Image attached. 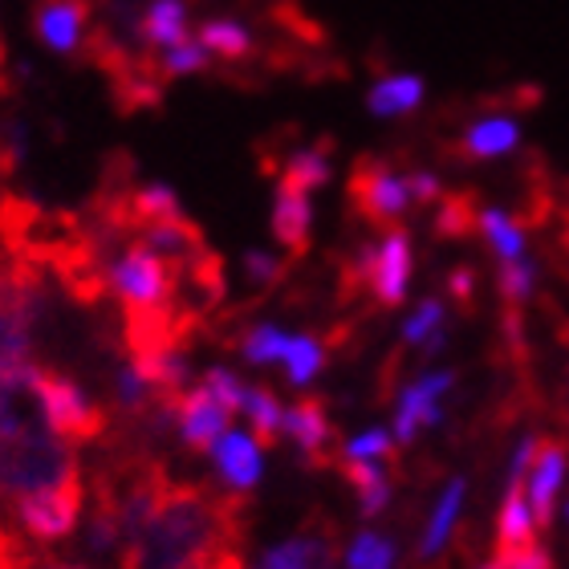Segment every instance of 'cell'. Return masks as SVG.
Instances as JSON below:
<instances>
[{
	"instance_id": "obj_20",
	"label": "cell",
	"mask_w": 569,
	"mask_h": 569,
	"mask_svg": "<svg viewBox=\"0 0 569 569\" xmlns=\"http://www.w3.org/2000/svg\"><path fill=\"white\" fill-rule=\"evenodd\" d=\"M476 228L485 232L497 264H512V261H521V257H529V237H525L521 220H517L509 208H497V203L480 208V212H476Z\"/></svg>"
},
{
	"instance_id": "obj_28",
	"label": "cell",
	"mask_w": 569,
	"mask_h": 569,
	"mask_svg": "<svg viewBox=\"0 0 569 569\" xmlns=\"http://www.w3.org/2000/svg\"><path fill=\"white\" fill-rule=\"evenodd\" d=\"M284 346H289V330H284V326H277V321H257V326H249L244 338H240V358H244L249 367H281Z\"/></svg>"
},
{
	"instance_id": "obj_22",
	"label": "cell",
	"mask_w": 569,
	"mask_h": 569,
	"mask_svg": "<svg viewBox=\"0 0 569 569\" xmlns=\"http://www.w3.org/2000/svg\"><path fill=\"white\" fill-rule=\"evenodd\" d=\"M196 41L208 49V58H224V61L249 58L252 49H257L252 29L244 21H237V17H212V21H203Z\"/></svg>"
},
{
	"instance_id": "obj_33",
	"label": "cell",
	"mask_w": 569,
	"mask_h": 569,
	"mask_svg": "<svg viewBox=\"0 0 569 569\" xmlns=\"http://www.w3.org/2000/svg\"><path fill=\"white\" fill-rule=\"evenodd\" d=\"M86 549L107 558V553H119L122 549V529H119V512H114V500H98L94 517L86 525Z\"/></svg>"
},
{
	"instance_id": "obj_32",
	"label": "cell",
	"mask_w": 569,
	"mask_h": 569,
	"mask_svg": "<svg viewBox=\"0 0 569 569\" xmlns=\"http://www.w3.org/2000/svg\"><path fill=\"white\" fill-rule=\"evenodd\" d=\"M537 281H541V269H537L533 257H521V261L500 264V269H497L500 297H505L509 306H525V301H533Z\"/></svg>"
},
{
	"instance_id": "obj_19",
	"label": "cell",
	"mask_w": 569,
	"mask_h": 569,
	"mask_svg": "<svg viewBox=\"0 0 569 569\" xmlns=\"http://www.w3.org/2000/svg\"><path fill=\"white\" fill-rule=\"evenodd\" d=\"M139 37L147 46H159V49L191 41L188 0H147V9L139 12Z\"/></svg>"
},
{
	"instance_id": "obj_29",
	"label": "cell",
	"mask_w": 569,
	"mask_h": 569,
	"mask_svg": "<svg viewBox=\"0 0 569 569\" xmlns=\"http://www.w3.org/2000/svg\"><path fill=\"white\" fill-rule=\"evenodd\" d=\"M240 416L249 419V431L257 439H277L281 436V423H284V403L277 399L273 391H264V387H249L244 391V403H240Z\"/></svg>"
},
{
	"instance_id": "obj_24",
	"label": "cell",
	"mask_w": 569,
	"mask_h": 569,
	"mask_svg": "<svg viewBox=\"0 0 569 569\" xmlns=\"http://www.w3.org/2000/svg\"><path fill=\"white\" fill-rule=\"evenodd\" d=\"M346 480L358 492L362 521H375V517L387 512V505H391V476H387L382 463H346Z\"/></svg>"
},
{
	"instance_id": "obj_17",
	"label": "cell",
	"mask_w": 569,
	"mask_h": 569,
	"mask_svg": "<svg viewBox=\"0 0 569 569\" xmlns=\"http://www.w3.org/2000/svg\"><path fill=\"white\" fill-rule=\"evenodd\" d=\"M525 127L521 119L512 114H485V119H472L460 134V151L468 159H505L521 147Z\"/></svg>"
},
{
	"instance_id": "obj_38",
	"label": "cell",
	"mask_w": 569,
	"mask_h": 569,
	"mask_svg": "<svg viewBox=\"0 0 569 569\" xmlns=\"http://www.w3.org/2000/svg\"><path fill=\"white\" fill-rule=\"evenodd\" d=\"M151 382L142 379V370L134 362H122L119 375H114V399H119L122 411H142L147 399H151Z\"/></svg>"
},
{
	"instance_id": "obj_45",
	"label": "cell",
	"mask_w": 569,
	"mask_h": 569,
	"mask_svg": "<svg viewBox=\"0 0 569 569\" xmlns=\"http://www.w3.org/2000/svg\"><path fill=\"white\" fill-rule=\"evenodd\" d=\"M476 569H505V566H500V558H488V561H480Z\"/></svg>"
},
{
	"instance_id": "obj_27",
	"label": "cell",
	"mask_w": 569,
	"mask_h": 569,
	"mask_svg": "<svg viewBox=\"0 0 569 569\" xmlns=\"http://www.w3.org/2000/svg\"><path fill=\"white\" fill-rule=\"evenodd\" d=\"M139 244H147V249H151L154 257H163V261H183V257L196 252L200 237H196V228H191L188 220H159V224L142 228Z\"/></svg>"
},
{
	"instance_id": "obj_44",
	"label": "cell",
	"mask_w": 569,
	"mask_h": 569,
	"mask_svg": "<svg viewBox=\"0 0 569 569\" xmlns=\"http://www.w3.org/2000/svg\"><path fill=\"white\" fill-rule=\"evenodd\" d=\"M448 342H451V330H448V326H443V330L431 333V338H427V342L419 346V355H423V358H436L439 350H443V346H448Z\"/></svg>"
},
{
	"instance_id": "obj_48",
	"label": "cell",
	"mask_w": 569,
	"mask_h": 569,
	"mask_svg": "<svg viewBox=\"0 0 569 569\" xmlns=\"http://www.w3.org/2000/svg\"><path fill=\"white\" fill-rule=\"evenodd\" d=\"M0 61H4V49H0Z\"/></svg>"
},
{
	"instance_id": "obj_13",
	"label": "cell",
	"mask_w": 569,
	"mask_h": 569,
	"mask_svg": "<svg viewBox=\"0 0 569 569\" xmlns=\"http://www.w3.org/2000/svg\"><path fill=\"white\" fill-rule=\"evenodd\" d=\"M33 29L49 53L70 58L86 37V4L82 0H46L33 17Z\"/></svg>"
},
{
	"instance_id": "obj_7",
	"label": "cell",
	"mask_w": 569,
	"mask_h": 569,
	"mask_svg": "<svg viewBox=\"0 0 569 569\" xmlns=\"http://www.w3.org/2000/svg\"><path fill=\"white\" fill-rule=\"evenodd\" d=\"M82 521V485L61 488V492H46V497L17 500V529L37 546H53L78 529Z\"/></svg>"
},
{
	"instance_id": "obj_6",
	"label": "cell",
	"mask_w": 569,
	"mask_h": 569,
	"mask_svg": "<svg viewBox=\"0 0 569 569\" xmlns=\"http://www.w3.org/2000/svg\"><path fill=\"white\" fill-rule=\"evenodd\" d=\"M37 395H41V407H46L49 427L58 431L61 439L70 443H86V439H98L107 416L98 411V403L66 375H53V370H41L37 375Z\"/></svg>"
},
{
	"instance_id": "obj_39",
	"label": "cell",
	"mask_w": 569,
	"mask_h": 569,
	"mask_svg": "<svg viewBox=\"0 0 569 569\" xmlns=\"http://www.w3.org/2000/svg\"><path fill=\"white\" fill-rule=\"evenodd\" d=\"M240 269H244V277H249L252 284H261V289L264 284H277L284 277V261L269 249H249L240 257Z\"/></svg>"
},
{
	"instance_id": "obj_16",
	"label": "cell",
	"mask_w": 569,
	"mask_h": 569,
	"mask_svg": "<svg viewBox=\"0 0 569 569\" xmlns=\"http://www.w3.org/2000/svg\"><path fill=\"white\" fill-rule=\"evenodd\" d=\"M427 78L423 73H387L367 90V114L370 119H407L423 107Z\"/></svg>"
},
{
	"instance_id": "obj_37",
	"label": "cell",
	"mask_w": 569,
	"mask_h": 569,
	"mask_svg": "<svg viewBox=\"0 0 569 569\" xmlns=\"http://www.w3.org/2000/svg\"><path fill=\"white\" fill-rule=\"evenodd\" d=\"M212 66V58H208V49L191 37V41H183V46H171L163 49V58H159V70L167 73V78H191V73H203Z\"/></svg>"
},
{
	"instance_id": "obj_41",
	"label": "cell",
	"mask_w": 569,
	"mask_h": 569,
	"mask_svg": "<svg viewBox=\"0 0 569 569\" xmlns=\"http://www.w3.org/2000/svg\"><path fill=\"white\" fill-rule=\"evenodd\" d=\"M29 151V131H24L21 119H9L0 122V163L4 167H17Z\"/></svg>"
},
{
	"instance_id": "obj_14",
	"label": "cell",
	"mask_w": 569,
	"mask_h": 569,
	"mask_svg": "<svg viewBox=\"0 0 569 569\" xmlns=\"http://www.w3.org/2000/svg\"><path fill=\"white\" fill-rule=\"evenodd\" d=\"M249 569H338V549L330 537L318 533L284 537V541L264 546Z\"/></svg>"
},
{
	"instance_id": "obj_40",
	"label": "cell",
	"mask_w": 569,
	"mask_h": 569,
	"mask_svg": "<svg viewBox=\"0 0 569 569\" xmlns=\"http://www.w3.org/2000/svg\"><path fill=\"white\" fill-rule=\"evenodd\" d=\"M403 179H407V196H411V203H436V200H443V179H439L431 167L403 171Z\"/></svg>"
},
{
	"instance_id": "obj_34",
	"label": "cell",
	"mask_w": 569,
	"mask_h": 569,
	"mask_svg": "<svg viewBox=\"0 0 569 569\" xmlns=\"http://www.w3.org/2000/svg\"><path fill=\"white\" fill-rule=\"evenodd\" d=\"M395 451L391 427H362L358 436H350L342 443L346 463H382Z\"/></svg>"
},
{
	"instance_id": "obj_2",
	"label": "cell",
	"mask_w": 569,
	"mask_h": 569,
	"mask_svg": "<svg viewBox=\"0 0 569 569\" xmlns=\"http://www.w3.org/2000/svg\"><path fill=\"white\" fill-rule=\"evenodd\" d=\"M82 485L78 451L58 431L0 439V500H29Z\"/></svg>"
},
{
	"instance_id": "obj_46",
	"label": "cell",
	"mask_w": 569,
	"mask_h": 569,
	"mask_svg": "<svg viewBox=\"0 0 569 569\" xmlns=\"http://www.w3.org/2000/svg\"><path fill=\"white\" fill-rule=\"evenodd\" d=\"M561 521H566V529H569V500H561Z\"/></svg>"
},
{
	"instance_id": "obj_18",
	"label": "cell",
	"mask_w": 569,
	"mask_h": 569,
	"mask_svg": "<svg viewBox=\"0 0 569 569\" xmlns=\"http://www.w3.org/2000/svg\"><path fill=\"white\" fill-rule=\"evenodd\" d=\"M281 436L293 443L306 460H321V451L330 448V416L321 411L318 399H297L293 407H284V423H281Z\"/></svg>"
},
{
	"instance_id": "obj_30",
	"label": "cell",
	"mask_w": 569,
	"mask_h": 569,
	"mask_svg": "<svg viewBox=\"0 0 569 569\" xmlns=\"http://www.w3.org/2000/svg\"><path fill=\"white\" fill-rule=\"evenodd\" d=\"M448 326V306H443V297H423L411 313L403 318V326H399V338H403L407 346H423L431 333H439Z\"/></svg>"
},
{
	"instance_id": "obj_12",
	"label": "cell",
	"mask_w": 569,
	"mask_h": 569,
	"mask_svg": "<svg viewBox=\"0 0 569 569\" xmlns=\"http://www.w3.org/2000/svg\"><path fill=\"white\" fill-rule=\"evenodd\" d=\"M463 505H468V476H451L448 485L439 488L436 505H431V517L423 525V537H419V561H436L448 541L456 537V525L463 517Z\"/></svg>"
},
{
	"instance_id": "obj_42",
	"label": "cell",
	"mask_w": 569,
	"mask_h": 569,
	"mask_svg": "<svg viewBox=\"0 0 569 569\" xmlns=\"http://www.w3.org/2000/svg\"><path fill=\"white\" fill-rule=\"evenodd\" d=\"M500 566L505 569H553V553L533 541V546H525V549H517V553H509V558H500Z\"/></svg>"
},
{
	"instance_id": "obj_35",
	"label": "cell",
	"mask_w": 569,
	"mask_h": 569,
	"mask_svg": "<svg viewBox=\"0 0 569 569\" xmlns=\"http://www.w3.org/2000/svg\"><path fill=\"white\" fill-rule=\"evenodd\" d=\"M0 569H98V566L66 561V558H37V553H29L17 537L0 529Z\"/></svg>"
},
{
	"instance_id": "obj_8",
	"label": "cell",
	"mask_w": 569,
	"mask_h": 569,
	"mask_svg": "<svg viewBox=\"0 0 569 569\" xmlns=\"http://www.w3.org/2000/svg\"><path fill=\"white\" fill-rule=\"evenodd\" d=\"M208 456H212V468H216V476L228 485V492L244 497V492H252V488H261L264 443L252 436L249 427H228L224 436L208 448Z\"/></svg>"
},
{
	"instance_id": "obj_1",
	"label": "cell",
	"mask_w": 569,
	"mask_h": 569,
	"mask_svg": "<svg viewBox=\"0 0 569 569\" xmlns=\"http://www.w3.org/2000/svg\"><path fill=\"white\" fill-rule=\"evenodd\" d=\"M122 558L127 569H232L224 553V512L200 488H167Z\"/></svg>"
},
{
	"instance_id": "obj_4",
	"label": "cell",
	"mask_w": 569,
	"mask_h": 569,
	"mask_svg": "<svg viewBox=\"0 0 569 569\" xmlns=\"http://www.w3.org/2000/svg\"><path fill=\"white\" fill-rule=\"evenodd\" d=\"M107 284L131 313H159L171 301L176 281H171V264L163 257H154L147 244H131L110 261Z\"/></svg>"
},
{
	"instance_id": "obj_21",
	"label": "cell",
	"mask_w": 569,
	"mask_h": 569,
	"mask_svg": "<svg viewBox=\"0 0 569 569\" xmlns=\"http://www.w3.org/2000/svg\"><path fill=\"white\" fill-rule=\"evenodd\" d=\"M537 541V521L529 512L525 488H509L500 497V517H497V558H509L517 549L533 546Z\"/></svg>"
},
{
	"instance_id": "obj_5",
	"label": "cell",
	"mask_w": 569,
	"mask_h": 569,
	"mask_svg": "<svg viewBox=\"0 0 569 569\" xmlns=\"http://www.w3.org/2000/svg\"><path fill=\"white\" fill-rule=\"evenodd\" d=\"M456 387V370L451 367H436L423 370L416 379L407 382L399 399H395V419H391V439L399 448H411L423 431L443 423V399Z\"/></svg>"
},
{
	"instance_id": "obj_31",
	"label": "cell",
	"mask_w": 569,
	"mask_h": 569,
	"mask_svg": "<svg viewBox=\"0 0 569 569\" xmlns=\"http://www.w3.org/2000/svg\"><path fill=\"white\" fill-rule=\"evenodd\" d=\"M134 212L147 220V224H159V220H183V203H179L176 188L154 179V183H142L134 191Z\"/></svg>"
},
{
	"instance_id": "obj_9",
	"label": "cell",
	"mask_w": 569,
	"mask_h": 569,
	"mask_svg": "<svg viewBox=\"0 0 569 569\" xmlns=\"http://www.w3.org/2000/svg\"><path fill=\"white\" fill-rule=\"evenodd\" d=\"M569 476V451L561 443H541L537 448V460L525 476V500H529V512H533L537 529L553 521V512L561 505V488H566Z\"/></svg>"
},
{
	"instance_id": "obj_23",
	"label": "cell",
	"mask_w": 569,
	"mask_h": 569,
	"mask_svg": "<svg viewBox=\"0 0 569 569\" xmlns=\"http://www.w3.org/2000/svg\"><path fill=\"white\" fill-rule=\"evenodd\" d=\"M330 179H333V159H330V147H326V142H321V147L318 142H313V147H297V151L284 159L281 183L306 191V196L321 191Z\"/></svg>"
},
{
	"instance_id": "obj_25",
	"label": "cell",
	"mask_w": 569,
	"mask_h": 569,
	"mask_svg": "<svg viewBox=\"0 0 569 569\" xmlns=\"http://www.w3.org/2000/svg\"><path fill=\"white\" fill-rule=\"evenodd\" d=\"M281 367H284L289 387H297V391L318 379L321 370H326V346H321L318 333H289Z\"/></svg>"
},
{
	"instance_id": "obj_47",
	"label": "cell",
	"mask_w": 569,
	"mask_h": 569,
	"mask_svg": "<svg viewBox=\"0 0 569 569\" xmlns=\"http://www.w3.org/2000/svg\"><path fill=\"white\" fill-rule=\"evenodd\" d=\"M0 326H4V313H0Z\"/></svg>"
},
{
	"instance_id": "obj_43",
	"label": "cell",
	"mask_w": 569,
	"mask_h": 569,
	"mask_svg": "<svg viewBox=\"0 0 569 569\" xmlns=\"http://www.w3.org/2000/svg\"><path fill=\"white\" fill-rule=\"evenodd\" d=\"M448 289H451V297H460V301H472L476 273H472V269H456V273L448 277Z\"/></svg>"
},
{
	"instance_id": "obj_26",
	"label": "cell",
	"mask_w": 569,
	"mask_h": 569,
	"mask_svg": "<svg viewBox=\"0 0 569 569\" xmlns=\"http://www.w3.org/2000/svg\"><path fill=\"white\" fill-rule=\"evenodd\" d=\"M342 569H399V546L382 529H358L342 549Z\"/></svg>"
},
{
	"instance_id": "obj_36",
	"label": "cell",
	"mask_w": 569,
	"mask_h": 569,
	"mask_svg": "<svg viewBox=\"0 0 569 569\" xmlns=\"http://www.w3.org/2000/svg\"><path fill=\"white\" fill-rule=\"evenodd\" d=\"M200 387H203L208 395H212V399H216L220 407H224V411L240 416V403H244V391H249V382L240 379L237 370H228V367H208V370H203Z\"/></svg>"
},
{
	"instance_id": "obj_10",
	"label": "cell",
	"mask_w": 569,
	"mask_h": 569,
	"mask_svg": "<svg viewBox=\"0 0 569 569\" xmlns=\"http://www.w3.org/2000/svg\"><path fill=\"white\" fill-rule=\"evenodd\" d=\"M228 427H232V411H224L203 387H191V391L176 395V436L188 448L208 451Z\"/></svg>"
},
{
	"instance_id": "obj_15",
	"label": "cell",
	"mask_w": 569,
	"mask_h": 569,
	"mask_svg": "<svg viewBox=\"0 0 569 569\" xmlns=\"http://www.w3.org/2000/svg\"><path fill=\"white\" fill-rule=\"evenodd\" d=\"M269 224H273V240L281 249L301 252L309 244V232H313V196L289 188V183H277Z\"/></svg>"
},
{
	"instance_id": "obj_3",
	"label": "cell",
	"mask_w": 569,
	"mask_h": 569,
	"mask_svg": "<svg viewBox=\"0 0 569 569\" xmlns=\"http://www.w3.org/2000/svg\"><path fill=\"white\" fill-rule=\"evenodd\" d=\"M411 277H416V249H411V232L407 228H391L379 240H370V244L358 249L355 281L367 284L379 306H403L407 293H411Z\"/></svg>"
},
{
	"instance_id": "obj_11",
	"label": "cell",
	"mask_w": 569,
	"mask_h": 569,
	"mask_svg": "<svg viewBox=\"0 0 569 569\" xmlns=\"http://www.w3.org/2000/svg\"><path fill=\"white\" fill-rule=\"evenodd\" d=\"M355 191H358L362 212H367L370 220H379V224H395V220H403L407 208H411L403 171H391V167H382V163L362 167Z\"/></svg>"
}]
</instances>
